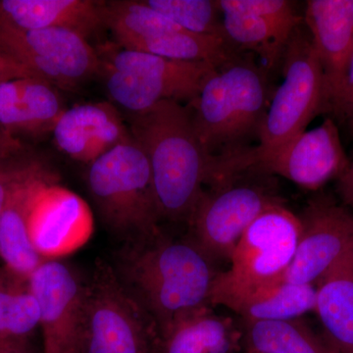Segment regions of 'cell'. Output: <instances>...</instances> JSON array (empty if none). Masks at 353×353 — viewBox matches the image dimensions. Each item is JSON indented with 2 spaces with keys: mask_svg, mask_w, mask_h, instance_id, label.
Segmentation results:
<instances>
[{
  "mask_svg": "<svg viewBox=\"0 0 353 353\" xmlns=\"http://www.w3.org/2000/svg\"><path fill=\"white\" fill-rule=\"evenodd\" d=\"M294 30L283 58L284 81L269 103L259 131V145L248 148L230 160L234 176L252 171L290 139L305 131L311 121L322 114L323 74L310 34Z\"/></svg>",
  "mask_w": 353,
  "mask_h": 353,
  "instance_id": "obj_4",
  "label": "cell"
},
{
  "mask_svg": "<svg viewBox=\"0 0 353 353\" xmlns=\"http://www.w3.org/2000/svg\"><path fill=\"white\" fill-rule=\"evenodd\" d=\"M266 70L236 54L216 69L190 103L197 138L208 154H236L248 148L246 139L259 134L269 106Z\"/></svg>",
  "mask_w": 353,
  "mask_h": 353,
  "instance_id": "obj_3",
  "label": "cell"
},
{
  "mask_svg": "<svg viewBox=\"0 0 353 353\" xmlns=\"http://www.w3.org/2000/svg\"><path fill=\"white\" fill-rule=\"evenodd\" d=\"M0 353H32L29 340L0 338Z\"/></svg>",
  "mask_w": 353,
  "mask_h": 353,
  "instance_id": "obj_34",
  "label": "cell"
},
{
  "mask_svg": "<svg viewBox=\"0 0 353 353\" xmlns=\"http://www.w3.org/2000/svg\"><path fill=\"white\" fill-rule=\"evenodd\" d=\"M0 52L63 90H73L101 75L97 50L82 34L63 28L34 31L0 28Z\"/></svg>",
  "mask_w": 353,
  "mask_h": 353,
  "instance_id": "obj_10",
  "label": "cell"
},
{
  "mask_svg": "<svg viewBox=\"0 0 353 353\" xmlns=\"http://www.w3.org/2000/svg\"><path fill=\"white\" fill-rule=\"evenodd\" d=\"M222 13L238 14L266 19L299 21L292 4L285 0H218Z\"/></svg>",
  "mask_w": 353,
  "mask_h": 353,
  "instance_id": "obj_29",
  "label": "cell"
},
{
  "mask_svg": "<svg viewBox=\"0 0 353 353\" xmlns=\"http://www.w3.org/2000/svg\"><path fill=\"white\" fill-rule=\"evenodd\" d=\"M241 334L231 318L202 308L161 330L154 353H234Z\"/></svg>",
  "mask_w": 353,
  "mask_h": 353,
  "instance_id": "obj_20",
  "label": "cell"
},
{
  "mask_svg": "<svg viewBox=\"0 0 353 353\" xmlns=\"http://www.w3.org/2000/svg\"><path fill=\"white\" fill-rule=\"evenodd\" d=\"M130 132L148 162L160 219L185 222L203 194L217 182L219 160L202 148L190 108L164 101L131 114Z\"/></svg>",
  "mask_w": 353,
  "mask_h": 353,
  "instance_id": "obj_2",
  "label": "cell"
},
{
  "mask_svg": "<svg viewBox=\"0 0 353 353\" xmlns=\"http://www.w3.org/2000/svg\"><path fill=\"white\" fill-rule=\"evenodd\" d=\"M4 166H6V165L0 163V169L3 168Z\"/></svg>",
  "mask_w": 353,
  "mask_h": 353,
  "instance_id": "obj_38",
  "label": "cell"
},
{
  "mask_svg": "<svg viewBox=\"0 0 353 353\" xmlns=\"http://www.w3.org/2000/svg\"><path fill=\"white\" fill-rule=\"evenodd\" d=\"M101 14L104 26L112 32L116 43L120 46L138 39L183 31L143 0L101 1Z\"/></svg>",
  "mask_w": 353,
  "mask_h": 353,
  "instance_id": "obj_26",
  "label": "cell"
},
{
  "mask_svg": "<svg viewBox=\"0 0 353 353\" xmlns=\"http://www.w3.org/2000/svg\"><path fill=\"white\" fill-rule=\"evenodd\" d=\"M29 281L41 312L43 353H78L87 281L60 260H46Z\"/></svg>",
  "mask_w": 353,
  "mask_h": 353,
  "instance_id": "obj_12",
  "label": "cell"
},
{
  "mask_svg": "<svg viewBox=\"0 0 353 353\" xmlns=\"http://www.w3.org/2000/svg\"><path fill=\"white\" fill-rule=\"evenodd\" d=\"M303 20H272L223 13V26L228 41L234 48L256 53L263 60L267 70L276 68L282 63L288 43Z\"/></svg>",
  "mask_w": 353,
  "mask_h": 353,
  "instance_id": "obj_21",
  "label": "cell"
},
{
  "mask_svg": "<svg viewBox=\"0 0 353 353\" xmlns=\"http://www.w3.org/2000/svg\"><path fill=\"white\" fill-rule=\"evenodd\" d=\"M317 288L283 280L254 292L239 304L234 312L243 322L294 320L315 311Z\"/></svg>",
  "mask_w": 353,
  "mask_h": 353,
  "instance_id": "obj_23",
  "label": "cell"
},
{
  "mask_svg": "<svg viewBox=\"0 0 353 353\" xmlns=\"http://www.w3.org/2000/svg\"><path fill=\"white\" fill-rule=\"evenodd\" d=\"M57 87L34 77L0 83V125L14 138L52 134L66 110Z\"/></svg>",
  "mask_w": 353,
  "mask_h": 353,
  "instance_id": "obj_18",
  "label": "cell"
},
{
  "mask_svg": "<svg viewBox=\"0 0 353 353\" xmlns=\"http://www.w3.org/2000/svg\"><path fill=\"white\" fill-rule=\"evenodd\" d=\"M0 28L20 31L63 28L88 39L105 26L101 1L0 0Z\"/></svg>",
  "mask_w": 353,
  "mask_h": 353,
  "instance_id": "obj_19",
  "label": "cell"
},
{
  "mask_svg": "<svg viewBox=\"0 0 353 353\" xmlns=\"http://www.w3.org/2000/svg\"><path fill=\"white\" fill-rule=\"evenodd\" d=\"M350 163L338 125L328 117L320 126L290 139L252 171L284 176L303 189L317 190L329 181L341 178Z\"/></svg>",
  "mask_w": 353,
  "mask_h": 353,
  "instance_id": "obj_14",
  "label": "cell"
},
{
  "mask_svg": "<svg viewBox=\"0 0 353 353\" xmlns=\"http://www.w3.org/2000/svg\"><path fill=\"white\" fill-rule=\"evenodd\" d=\"M39 306L29 278L0 268V338L29 340L39 327Z\"/></svg>",
  "mask_w": 353,
  "mask_h": 353,
  "instance_id": "obj_25",
  "label": "cell"
},
{
  "mask_svg": "<svg viewBox=\"0 0 353 353\" xmlns=\"http://www.w3.org/2000/svg\"><path fill=\"white\" fill-rule=\"evenodd\" d=\"M299 216L301 234L285 281L318 285L353 277V213L333 197L311 199Z\"/></svg>",
  "mask_w": 353,
  "mask_h": 353,
  "instance_id": "obj_9",
  "label": "cell"
},
{
  "mask_svg": "<svg viewBox=\"0 0 353 353\" xmlns=\"http://www.w3.org/2000/svg\"><path fill=\"white\" fill-rule=\"evenodd\" d=\"M185 31L194 34H225L219 3L211 0H143Z\"/></svg>",
  "mask_w": 353,
  "mask_h": 353,
  "instance_id": "obj_28",
  "label": "cell"
},
{
  "mask_svg": "<svg viewBox=\"0 0 353 353\" xmlns=\"http://www.w3.org/2000/svg\"><path fill=\"white\" fill-rule=\"evenodd\" d=\"M101 50L97 53L109 97L131 114L164 101L192 103L217 69L206 62L175 61L118 44Z\"/></svg>",
  "mask_w": 353,
  "mask_h": 353,
  "instance_id": "obj_7",
  "label": "cell"
},
{
  "mask_svg": "<svg viewBox=\"0 0 353 353\" xmlns=\"http://www.w3.org/2000/svg\"><path fill=\"white\" fill-rule=\"evenodd\" d=\"M94 216L87 202L57 178L43 183L32 201L30 238L44 260H59L82 248L94 234Z\"/></svg>",
  "mask_w": 353,
  "mask_h": 353,
  "instance_id": "obj_13",
  "label": "cell"
},
{
  "mask_svg": "<svg viewBox=\"0 0 353 353\" xmlns=\"http://www.w3.org/2000/svg\"><path fill=\"white\" fill-rule=\"evenodd\" d=\"M245 353H257V352H252V350H246V352Z\"/></svg>",
  "mask_w": 353,
  "mask_h": 353,
  "instance_id": "obj_37",
  "label": "cell"
},
{
  "mask_svg": "<svg viewBox=\"0 0 353 353\" xmlns=\"http://www.w3.org/2000/svg\"><path fill=\"white\" fill-rule=\"evenodd\" d=\"M182 62H206L219 68L238 53L227 38L178 31L150 37L121 46Z\"/></svg>",
  "mask_w": 353,
  "mask_h": 353,
  "instance_id": "obj_22",
  "label": "cell"
},
{
  "mask_svg": "<svg viewBox=\"0 0 353 353\" xmlns=\"http://www.w3.org/2000/svg\"><path fill=\"white\" fill-rule=\"evenodd\" d=\"M338 180V185H353V161L350 162L347 170Z\"/></svg>",
  "mask_w": 353,
  "mask_h": 353,
  "instance_id": "obj_36",
  "label": "cell"
},
{
  "mask_svg": "<svg viewBox=\"0 0 353 353\" xmlns=\"http://www.w3.org/2000/svg\"><path fill=\"white\" fill-rule=\"evenodd\" d=\"M158 328L124 289L110 263L97 260L87 281L78 353H154Z\"/></svg>",
  "mask_w": 353,
  "mask_h": 353,
  "instance_id": "obj_8",
  "label": "cell"
},
{
  "mask_svg": "<svg viewBox=\"0 0 353 353\" xmlns=\"http://www.w3.org/2000/svg\"><path fill=\"white\" fill-rule=\"evenodd\" d=\"M315 312L334 350L353 353V277L332 279L318 285Z\"/></svg>",
  "mask_w": 353,
  "mask_h": 353,
  "instance_id": "obj_27",
  "label": "cell"
},
{
  "mask_svg": "<svg viewBox=\"0 0 353 353\" xmlns=\"http://www.w3.org/2000/svg\"><path fill=\"white\" fill-rule=\"evenodd\" d=\"M14 170H15V166H4L3 168L0 169V218L3 213L4 208H6L7 199H8Z\"/></svg>",
  "mask_w": 353,
  "mask_h": 353,
  "instance_id": "obj_33",
  "label": "cell"
},
{
  "mask_svg": "<svg viewBox=\"0 0 353 353\" xmlns=\"http://www.w3.org/2000/svg\"><path fill=\"white\" fill-rule=\"evenodd\" d=\"M238 178L204 190L188 225L190 239L210 259H231L248 227L281 199L256 183H238Z\"/></svg>",
  "mask_w": 353,
  "mask_h": 353,
  "instance_id": "obj_11",
  "label": "cell"
},
{
  "mask_svg": "<svg viewBox=\"0 0 353 353\" xmlns=\"http://www.w3.org/2000/svg\"><path fill=\"white\" fill-rule=\"evenodd\" d=\"M338 190L345 203L353 209V185H338Z\"/></svg>",
  "mask_w": 353,
  "mask_h": 353,
  "instance_id": "obj_35",
  "label": "cell"
},
{
  "mask_svg": "<svg viewBox=\"0 0 353 353\" xmlns=\"http://www.w3.org/2000/svg\"><path fill=\"white\" fill-rule=\"evenodd\" d=\"M116 277L157 324L158 332L179 318L211 307L215 261L190 239L163 231L122 243L113 255Z\"/></svg>",
  "mask_w": 353,
  "mask_h": 353,
  "instance_id": "obj_1",
  "label": "cell"
},
{
  "mask_svg": "<svg viewBox=\"0 0 353 353\" xmlns=\"http://www.w3.org/2000/svg\"><path fill=\"white\" fill-rule=\"evenodd\" d=\"M87 182L102 221L122 243L161 231L150 162L132 137L90 163Z\"/></svg>",
  "mask_w": 353,
  "mask_h": 353,
  "instance_id": "obj_5",
  "label": "cell"
},
{
  "mask_svg": "<svg viewBox=\"0 0 353 353\" xmlns=\"http://www.w3.org/2000/svg\"><path fill=\"white\" fill-rule=\"evenodd\" d=\"M29 77L39 78L31 70L26 68L12 58L0 52V83L15 80V79L29 78Z\"/></svg>",
  "mask_w": 353,
  "mask_h": 353,
  "instance_id": "obj_31",
  "label": "cell"
},
{
  "mask_svg": "<svg viewBox=\"0 0 353 353\" xmlns=\"http://www.w3.org/2000/svg\"><path fill=\"white\" fill-rule=\"evenodd\" d=\"M52 134L60 152L88 165L132 137L118 109L106 101L67 108Z\"/></svg>",
  "mask_w": 353,
  "mask_h": 353,
  "instance_id": "obj_17",
  "label": "cell"
},
{
  "mask_svg": "<svg viewBox=\"0 0 353 353\" xmlns=\"http://www.w3.org/2000/svg\"><path fill=\"white\" fill-rule=\"evenodd\" d=\"M245 341L257 353H338L299 318L245 323Z\"/></svg>",
  "mask_w": 353,
  "mask_h": 353,
  "instance_id": "obj_24",
  "label": "cell"
},
{
  "mask_svg": "<svg viewBox=\"0 0 353 353\" xmlns=\"http://www.w3.org/2000/svg\"><path fill=\"white\" fill-rule=\"evenodd\" d=\"M330 117L341 123L353 138V57L340 92L330 106Z\"/></svg>",
  "mask_w": 353,
  "mask_h": 353,
  "instance_id": "obj_30",
  "label": "cell"
},
{
  "mask_svg": "<svg viewBox=\"0 0 353 353\" xmlns=\"http://www.w3.org/2000/svg\"><path fill=\"white\" fill-rule=\"evenodd\" d=\"M303 20L322 69V113L328 114L353 57V0H309Z\"/></svg>",
  "mask_w": 353,
  "mask_h": 353,
  "instance_id": "obj_15",
  "label": "cell"
},
{
  "mask_svg": "<svg viewBox=\"0 0 353 353\" xmlns=\"http://www.w3.org/2000/svg\"><path fill=\"white\" fill-rule=\"evenodd\" d=\"M57 178L39 161L15 166L6 208L0 218V259L4 266L30 278L46 260L39 256L29 234L32 201L43 183Z\"/></svg>",
  "mask_w": 353,
  "mask_h": 353,
  "instance_id": "obj_16",
  "label": "cell"
},
{
  "mask_svg": "<svg viewBox=\"0 0 353 353\" xmlns=\"http://www.w3.org/2000/svg\"><path fill=\"white\" fill-rule=\"evenodd\" d=\"M299 234V216L282 201L267 208L241 236L230 259V268L218 273L210 305L234 311L246 297L285 280Z\"/></svg>",
  "mask_w": 353,
  "mask_h": 353,
  "instance_id": "obj_6",
  "label": "cell"
},
{
  "mask_svg": "<svg viewBox=\"0 0 353 353\" xmlns=\"http://www.w3.org/2000/svg\"><path fill=\"white\" fill-rule=\"evenodd\" d=\"M25 148L21 139L14 138L0 125V163L12 159L24 152Z\"/></svg>",
  "mask_w": 353,
  "mask_h": 353,
  "instance_id": "obj_32",
  "label": "cell"
}]
</instances>
